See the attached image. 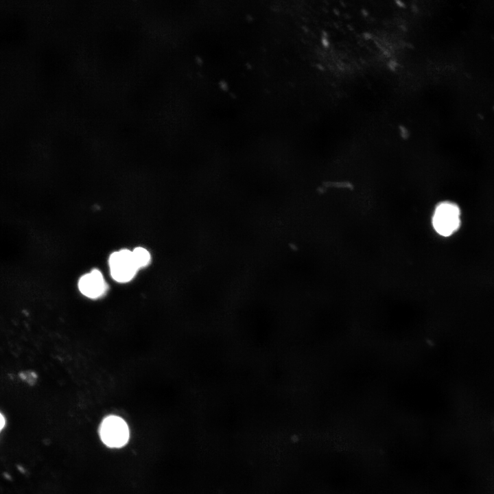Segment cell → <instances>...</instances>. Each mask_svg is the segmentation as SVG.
Here are the masks:
<instances>
[{
	"instance_id": "obj_6",
	"label": "cell",
	"mask_w": 494,
	"mask_h": 494,
	"mask_svg": "<svg viewBox=\"0 0 494 494\" xmlns=\"http://www.w3.org/2000/svg\"><path fill=\"white\" fill-rule=\"evenodd\" d=\"M6 421L4 415L0 412V434L5 426Z\"/></svg>"
},
{
	"instance_id": "obj_3",
	"label": "cell",
	"mask_w": 494,
	"mask_h": 494,
	"mask_svg": "<svg viewBox=\"0 0 494 494\" xmlns=\"http://www.w3.org/2000/svg\"><path fill=\"white\" fill-rule=\"evenodd\" d=\"M112 278L118 283H128L136 275L139 269L136 266L132 251L122 249L112 253L108 260Z\"/></svg>"
},
{
	"instance_id": "obj_5",
	"label": "cell",
	"mask_w": 494,
	"mask_h": 494,
	"mask_svg": "<svg viewBox=\"0 0 494 494\" xmlns=\"http://www.w3.org/2000/svg\"><path fill=\"white\" fill-rule=\"evenodd\" d=\"M134 262L139 270L147 266L150 261L151 257L148 250L143 247H137L132 251Z\"/></svg>"
},
{
	"instance_id": "obj_1",
	"label": "cell",
	"mask_w": 494,
	"mask_h": 494,
	"mask_svg": "<svg viewBox=\"0 0 494 494\" xmlns=\"http://www.w3.org/2000/svg\"><path fill=\"white\" fill-rule=\"evenodd\" d=\"M460 208L456 204L442 202L434 209L432 219L433 228L441 236H450L460 228Z\"/></svg>"
},
{
	"instance_id": "obj_2",
	"label": "cell",
	"mask_w": 494,
	"mask_h": 494,
	"mask_svg": "<svg viewBox=\"0 0 494 494\" xmlns=\"http://www.w3.org/2000/svg\"><path fill=\"white\" fill-rule=\"evenodd\" d=\"M99 436L102 442L110 447H121L129 439V429L126 422L120 416L110 415L102 421Z\"/></svg>"
},
{
	"instance_id": "obj_4",
	"label": "cell",
	"mask_w": 494,
	"mask_h": 494,
	"mask_svg": "<svg viewBox=\"0 0 494 494\" xmlns=\"http://www.w3.org/2000/svg\"><path fill=\"white\" fill-rule=\"evenodd\" d=\"M78 289L84 296L97 299L105 294L108 285L102 272L95 269L80 277Z\"/></svg>"
}]
</instances>
